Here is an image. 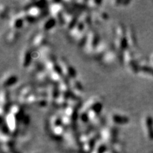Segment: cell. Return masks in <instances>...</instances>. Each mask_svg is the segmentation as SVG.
<instances>
[{"mask_svg":"<svg viewBox=\"0 0 153 153\" xmlns=\"http://www.w3.org/2000/svg\"><path fill=\"white\" fill-rule=\"evenodd\" d=\"M101 41L99 33L96 29H91L84 45L85 50L88 53H94Z\"/></svg>","mask_w":153,"mask_h":153,"instance_id":"6da1fadb","label":"cell"},{"mask_svg":"<svg viewBox=\"0 0 153 153\" xmlns=\"http://www.w3.org/2000/svg\"><path fill=\"white\" fill-rule=\"evenodd\" d=\"M58 63H59L63 74L65 77L68 79L70 81L76 79L77 73H76V70L63 57L60 58L59 60L58 61Z\"/></svg>","mask_w":153,"mask_h":153,"instance_id":"7a4b0ae2","label":"cell"},{"mask_svg":"<svg viewBox=\"0 0 153 153\" xmlns=\"http://www.w3.org/2000/svg\"><path fill=\"white\" fill-rule=\"evenodd\" d=\"M122 61L127 67L129 68L134 73H137L139 70V66L137 65L136 60L134 57L133 51H131L130 48L124 51L122 57Z\"/></svg>","mask_w":153,"mask_h":153,"instance_id":"3957f363","label":"cell"},{"mask_svg":"<svg viewBox=\"0 0 153 153\" xmlns=\"http://www.w3.org/2000/svg\"><path fill=\"white\" fill-rule=\"evenodd\" d=\"M34 57V53L31 49V48L26 47L24 48L20 57V65L23 68H27L29 67L32 62L33 57Z\"/></svg>","mask_w":153,"mask_h":153,"instance_id":"277c9868","label":"cell"},{"mask_svg":"<svg viewBox=\"0 0 153 153\" xmlns=\"http://www.w3.org/2000/svg\"><path fill=\"white\" fill-rule=\"evenodd\" d=\"M47 41L46 33L42 31L38 32L33 36L31 42V45L35 48H41L42 46H45L44 44Z\"/></svg>","mask_w":153,"mask_h":153,"instance_id":"5b68a950","label":"cell"},{"mask_svg":"<svg viewBox=\"0 0 153 153\" xmlns=\"http://www.w3.org/2000/svg\"><path fill=\"white\" fill-rule=\"evenodd\" d=\"M18 81V76L13 73H8L3 76L1 79V86L7 88L15 85Z\"/></svg>","mask_w":153,"mask_h":153,"instance_id":"8992f818","label":"cell"},{"mask_svg":"<svg viewBox=\"0 0 153 153\" xmlns=\"http://www.w3.org/2000/svg\"><path fill=\"white\" fill-rule=\"evenodd\" d=\"M57 20L55 19L53 16L48 17L45 19L42 24H40L41 31L45 33L50 31L52 29H53L57 24Z\"/></svg>","mask_w":153,"mask_h":153,"instance_id":"52a82bcc","label":"cell"},{"mask_svg":"<svg viewBox=\"0 0 153 153\" xmlns=\"http://www.w3.org/2000/svg\"><path fill=\"white\" fill-rule=\"evenodd\" d=\"M111 118L114 123L117 124H124L128 123L129 119L127 116L122 115L119 113H112Z\"/></svg>","mask_w":153,"mask_h":153,"instance_id":"ba28073f","label":"cell"},{"mask_svg":"<svg viewBox=\"0 0 153 153\" xmlns=\"http://www.w3.org/2000/svg\"><path fill=\"white\" fill-rule=\"evenodd\" d=\"M115 59V52L112 49H107L102 59L107 64L112 63Z\"/></svg>","mask_w":153,"mask_h":153,"instance_id":"9c48e42d","label":"cell"},{"mask_svg":"<svg viewBox=\"0 0 153 153\" xmlns=\"http://www.w3.org/2000/svg\"><path fill=\"white\" fill-rule=\"evenodd\" d=\"M147 130H148L149 135L151 139H153V121L151 116H147L145 119Z\"/></svg>","mask_w":153,"mask_h":153,"instance_id":"30bf717a","label":"cell"},{"mask_svg":"<svg viewBox=\"0 0 153 153\" xmlns=\"http://www.w3.org/2000/svg\"><path fill=\"white\" fill-rule=\"evenodd\" d=\"M18 36H19V33H18V31H15L13 29H10V31L8 32L7 35V40L10 43L14 42L17 40Z\"/></svg>","mask_w":153,"mask_h":153,"instance_id":"8fae6325","label":"cell"},{"mask_svg":"<svg viewBox=\"0 0 153 153\" xmlns=\"http://www.w3.org/2000/svg\"><path fill=\"white\" fill-rule=\"evenodd\" d=\"M140 70H142L143 72L149 73V74L153 75V68L151 67L147 66H143L142 67H140Z\"/></svg>","mask_w":153,"mask_h":153,"instance_id":"7c38bea8","label":"cell"},{"mask_svg":"<svg viewBox=\"0 0 153 153\" xmlns=\"http://www.w3.org/2000/svg\"><path fill=\"white\" fill-rule=\"evenodd\" d=\"M152 61H153V58H152Z\"/></svg>","mask_w":153,"mask_h":153,"instance_id":"4fadbf2b","label":"cell"}]
</instances>
